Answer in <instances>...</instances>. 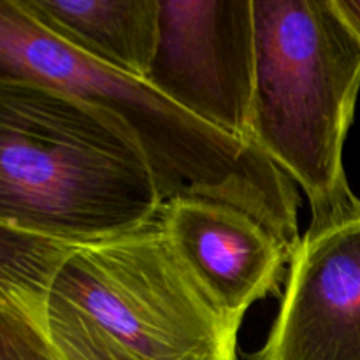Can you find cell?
<instances>
[{
	"label": "cell",
	"instance_id": "6",
	"mask_svg": "<svg viewBox=\"0 0 360 360\" xmlns=\"http://www.w3.org/2000/svg\"><path fill=\"white\" fill-rule=\"evenodd\" d=\"M252 360H360V218L301 239L280 313Z\"/></svg>",
	"mask_w": 360,
	"mask_h": 360
},
{
	"label": "cell",
	"instance_id": "9",
	"mask_svg": "<svg viewBox=\"0 0 360 360\" xmlns=\"http://www.w3.org/2000/svg\"><path fill=\"white\" fill-rule=\"evenodd\" d=\"M74 248L0 225V306L44 330L53 278Z\"/></svg>",
	"mask_w": 360,
	"mask_h": 360
},
{
	"label": "cell",
	"instance_id": "10",
	"mask_svg": "<svg viewBox=\"0 0 360 360\" xmlns=\"http://www.w3.org/2000/svg\"><path fill=\"white\" fill-rule=\"evenodd\" d=\"M0 360H60L42 329L0 306Z\"/></svg>",
	"mask_w": 360,
	"mask_h": 360
},
{
	"label": "cell",
	"instance_id": "1",
	"mask_svg": "<svg viewBox=\"0 0 360 360\" xmlns=\"http://www.w3.org/2000/svg\"><path fill=\"white\" fill-rule=\"evenodd\" d=\"M162 207L123 120L65 91L0 83V225L84 246L139 231Z\"/></svg>",
	"mask_w": 360,
	"mask_h": 360
},
{
	"label": "cell",
	"instance_id": "5",
	"mask_svg": "<svg viewBox=\"0 0 360 360\" xmlns=\"http://www.w3.org/2000/svg\"><path fill=\"white\" fill-rule=\"evenodd\" d=\"M158 9L144 81L199 122L253 144V0H158Z\"/></svg>",
	"mask_w": 360,
	"mask_h": 360
},
{
	"label": "cell",
	"instance_id": "11",
	"mask_svg": "<svg viewBox=\"0 0 360 360\" xmlns=\"http://www.w3.org/2000/svg\"><path fill=\"white\" fill-rule=\"evenodd\" d=\"M334 4L360 41V0H334Z\"/></svg>",
	"mask_w": 360,
	"mask_h": 360
},
{
	"label": "cell",
	"instance_id": "8",
	"mask_svg": "<svg viewBox=\"0 0 360 360\" xmlns=\"http://www.w3.org/2000/svg\"><path fill=\"white\" fill-rule=\"evenodd\" d=\"M49 34L94 62L144 79L158 39V0H21Z\"/></svg>",
	"mask_w": 360,
	"mask_h": 360
},
{
	"label": "cell",
	"instance_id": "2",
	"mask_svg": "<svg viewBox=\"0 0 360 360\" xmlns=\"http://www.w3.org/2000/svg\"><path fill=\"white\" fill-rule=\"evenodd\" d=\"M0 83L65 91L123 120L146 153L164 204L218 200L252 214L290 257L301 245L295 183L255 144L199 122L144 79L81 55L35 21L21 0H0Z\"/></svg>",
	"mask_w": 360,
	"mask_h": 360
},
{
	"label": "cell",
	"instance_id": "7",
	"mask_svg": "<svg viewBox=\"0 0 360 360\" xmlns=\"http://www.w3.org/2000/svg\"><path fill=\"white\" fill-rule=\"evenodd\" d=\"M190 273L241 323L257 301L276 294L290 253L259 220L218 200L176 199L158 217Z\"/></svg>",
	"mask_w": 360,
	"mask_h": 360
},
{
	"label": "cell",
	"instance_id": "4",
	"mask_svg": "<svg viewBox=\"0 0 360 360\" xmlns=\"http://www.w3.org/2000/svg\"><path fill=\"white\" fill-rule=\"evenodd\" d=\"M252 141L302 188L306 236L360 218L343 146L360 90V41L334 0H253Z\"/></svg>",
	"mask_w": 360,
	"mask_h": 360
},
{
	"label": "cell",
	"instance_id": "3",
	"mask_svg": "<svg viewBox=\"0 0 360 360\" xmlns=\"http://www.w3.org/2000/svg\"><path fill=\"white\" fill-rule=\"evenodd\" d=\"M239 327L158 220L76 246L53 278L44 319L60 360H238Z\"/></svg>",
	"mask_w": 360,
	"mask_h": 360
}]
</instances>
